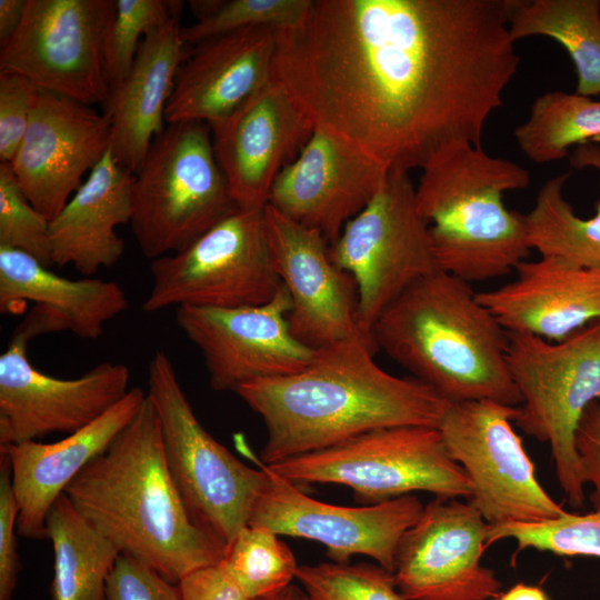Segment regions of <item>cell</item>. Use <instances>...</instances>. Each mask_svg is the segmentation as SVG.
<instances>
[{"mask_svg": "<svg viewBox=\"0 0 600 600\" xmlns=\"http://www.w3.org/2000/svg\"><path fill=\"white\" fill-rule=\"evenodd\" d=\"M146 312L169 307L240 308L270 301L280 287L264 208H237L186 248L154 259Z\"/></svg>", "mask_w": 600, "mask_h": 600, "instance_id": "obj_10", "label": "cell"}, {"mask_svg": "<svg viewBox=\"0 0 600 600\" xmlns=\"http://www.w3.org/2000/svg\"><path fill=\"white\" fill-rule=\"evenodd\" d=\"M27 344L11 337L0 356V446L72 433L131 389L130 370L122 363L101 362L73 379L46 374L29 361Z\"/></svg>", "mask_w": 600, "mask_h": 600, "instance_id": "obj_17", "label": "cell"}, {"mask_svg": "<svg viewBox=\"0 0 600 600\" xmlns=\"http://www.w3.org/2000/svg\"><path fill=\"white\" fill-rule=\"evenodd\" d=\"M329 253L354 279L359 327L373 339V326L384 309L416 281L440 270L408 172L388 173L373 199L329 246Z\"/></svg>", "mask_w": 600, "mask_h": 600, "instance_id": "obj_11", "label": "cell"}, {"mask_svg": "<svg viewBox=\"0 0 600 600\" xmlns=\"http://www.w3.org/2000/svg\"><path fill=\"white\" fill-rule=\"evenodd\" d=\"M512 539L517 551L534 549L558 556L600 558V511L564 512L540 522H504L489 526L487 547Z\"/></svg>", "mask_w": 600, "mask_h": 600, "instance_id": "obj_34", "label": "cell"}, {"mask_svg": "<svg viewBox=\"0 0 600 600\" xmlns=\"http://www.w3.org/2000/svg\"><path fill=\"white\" fill-rule=\"evenodd\" d=\"M494 600H550L547 593L539 587L517 583L508 591L500 593Z\"/></svg>", "mask_w": 600, "mask_h": 600, "instance_id": "obj_45", "label": "cell"}, {"mask_svg": "<svg viewBox=\"0 0 600 600\" xmlns=\"http://www.w3.org/2000/svg\"><path fill=\"white\" fill-rule=\"evenodd\" d=\"M489 523L471 502L436 497L403 534L394 581L406 600H494L496 572L481 563Z\"/></svg>", "mask_w": 600, "mask_h": 600, "instance_id": "obj_16", "label": "cell"}, {"mask_svg": "<svg viewBox=\"0 0 600 600\" xmlns=\"http://www.w3.org/2000/svg\"><path fill=\"white\" fill-rule=\"evenodd\" d=\"M182 1L116 0L103 46L104 74L109 90L119 84L130 71L142 40L180 17Z\"/></svg>", "mask_w": 600, "mask_h": 600, "instance_id": "obj_35", "label": "cell"}, {"mask_svg": "<svg viewBox=\"0 0 600 600\" xmlns=\"http://www.w3.org/2000/svg\"><path fill=\"white\" fill-rule=\"evenodd\" d=\"M19 504L8 456L0 452V600H12L20 571L17 547Z\"/></svg>", "mask_w": 600, "mask_h": 600, "instance_id": "obj_40", "label": "cell"}, {"mask_svg": "<svg viewBox=\"0 0 600 600\" xmlns=\"http://www.w3.org/2000/svg\"><path fill=\"white\" fill-rule=\"evenodd\" d=\"M26 301L50 313L62 330L90 340L129 308L123 289L114 281L67 279L28 253L0 247V311L13 312Z\"/></svg>", "mask_w": 600, "mask_h": 600, "instance_id": "obj_27", "label": "cell"}, {"mask_svg": "<svg viewBox=\"0 0 600 600\" xmlns=\"http://www.w3.org/2000/svg\"><path fill=\"white\" fill-rule=\"evenodd\" d=\"M279 537L268 528L247 524L224 547L223 566L254 600L276 597L297 577V560Z\"/></svg>", "mask_w": 600, "mask_h": 600, "instance_id": "obj_32", "label": "cell"}, {"mask_svg": "<svg viewBox=\"0 0 600 600\" xmlns=\"http://www.w3.org/2000/svg\"><path fill=\"white\" fill-rule=\"evenodd\" d=\"M513 137L534 163L560 160L569 148L600 138V101L576 92L548 91L533 101Z\"/></svg>", "mask_w": 600, "mask_h": 600, "instance_id": "obj_31", "label": "cell"}, {"mask_svg": "<svg viewBox=\"0 0 600 600\" xmlns=\"http://www.w3.org/2000/svg\"><path fill=\"white\" fill-rule=\"evenodd\" d=\"M264 221L273 267L292 303V334L312 349L357 338L374 341L359 327L356 281L333 263L322 233L269 204Z\"/></svg>", "mask_w": 600, "mask_h": 600, "instance_id": "obj_18", "label": "cell"}, {"mask_svg": "<svg viewBox=\"0 0 600 600\" xmlns=\"http://www.w3.org/2000/svg\"><path fill=\"white\" fill-rule=\"evenodd\" d=\"M107 600H182L179 587L146 563L120 554L107 583Z\"/></svg>", "mask_w": 600, "mask_h": 600, "instance_id": "obj_39", "label": "cell"}, {"mask_svg": "<svg viewBox=\"0 0 600 600\" xmlns=\"http://www.w3.org/2000/svg\"><path fill=\"white\" fill-rule=\"evenodd\" d=\"M116 0H28L22 23L0 49V70L82 104L104 103L103 46Z\"/></svg>", "mask_w": 600, "mask_h": 600, "instance_id": "obj_13", "label": "cell"}, {"mask_svg": "<svg viewBox=\"0 0 600 600\" xmlns=\"http://www.w3.org/2000/svg\"><path fill=\"white\" fill-rule=\"evenodd\" d=\"M40 89L27 77L0 70V161L10 162L28 128Z\"/></svg>", "mask_w": 600, "mask_h": 600, "instance_id": "obj_38", "label": "cell"}, {"mask_svg": "<svg viewBox=\"0 0 600 600\" xmlns=\"http://www.w3.org/2000/svg\"><path fill=\"white\" fill-rule=\"evenodd\" d=\"M276 31L248 28L192 46L174 80L167 123L201 121L210 127L271 81Z\"/></svg>", "mask_w": 600, "mask_h": 600, "instance_id": "obj_22", "label": "cell"}, {"mask_svg": "<svg viewBox=\"0 0 600 600\" xmlns=\"http://www.w3.org/2000/svg\"><path fill=\"white\" fill-rule=\"evenodd\" d=\"M296 579L309 600H406L393 573L378 563L302 564Z\"/></svg>", "mask_w": 600, "mask_h": 600, "instance_id": "obj_36", "label": "cell"}, {"mask_svg": "<svg viewBox=\"0 0 600 600\" xmlns=\"http://www.w3.org/2000/svg\"><path fill=\"white\" fill-rule=\"evenodd\" d=\"M311 4L312 0H192L189 7L197 21L181 28V38L192 47L248 28L290 29L306 19Z\"/></svg>", "mask_w": 600, "mask_h": 600, "instance_id": "obj_33", "label": "cell"}, {"mask_svg": "<svg viewBox=\"0 0 600 600\" xmlns=\"http://www.w3.org/2000/svg\"><path fill=\"white\" fill-rule=\"evenodd\" d=\"M276 32L272 78L389 172L481 146L520 63L507 0H312Z\"/></svg>", "mask_w": 600, "mask_h": 600, "instance_id": "obj_1", "label": "cell"}, {"mask_svg": "<svg viewBox=\"0 0 600 600\" xmlns=\"http://www.w3.org/2000/svg\"><path fill=\"white\" fill-rule=\"evenodd\" d=\"M268 467L297 486H346L353 491L357 501L366 504L417 491L449 499H470L472 494L469 478L449 456L434 427L377 429Z\"/></svg>", "mask_w": 600, "mask_h": 600, "instance_id": "obj_9", "label": "cell"}, {"mask_svg": "<svg viewBox=\"0 0 600 600\" xmlns=\"http://www.w3.org/2000/svg\"><path fill=\"white\" fill-rule=\"evenodd\" d=\"M64 493L120 554L173 583L223 557L224 547L194 522L182 500L148 396L131 422Z\"/></svg>", "mask_w": 600, "mask_h": 600, "instance_id": "obj_3", "label": "cell"}, {"mask_svg": "<svg viewBox=\"0 0 600 600\" xmlns=\"http://www.w3.org/2000/svg\"><path fill=\"white\" fill-rule=\"evenodd\" d=\"M508 336V364L521 396L513 423L549 444L558 482L569 504L579 508L586 482L574 433L588 406L600 401V320L561 341Z\"/></svg>", "mask_w": 600, "mask_h": 600, "instance_id": "obj_7", "label": "cell"}, {"mask_svg": "<svg viewBox=\"0 0 600 600\" xmlns=\"http://www.w3.org/2000/svg\"><path fill=\"white\" fill-rule=\"evenodd\" d=\"M316 123L273 79L230 116L210 126L212 144L239 208H266L272 184L309 141Z\"/></svg>", "mask_w": 600, "mask_h": 600, "instance_id": "obj_19", "label": "cell"}, {"mask_svg": "<svg viewBox=\"0 0 600 600\" xmlns=\"http://www.w3.org/2000/svg\"><path fill=\"white\" fill-rule=\"evenodd\" d=\"M177 584L182 600H254L238 586L221 560L188 573Z\"/></svg>", "mask_w": 600, "mask_h": 600, "instance_id": "obj_42", "label": "cell"}, {"mask_svg": "<svg viewBox=\"0 0 600 600\" xmlns=\"http://www.w3.org/2000/svg\"><path fill=\"white\" fill-rule=\"evenodd\" d=\"M179 17L141 42L124 79L109 90L104 116L111 126L110 151L121 167L137 173L153 140L167 127L166 110L178 70L190 47L181 38Z\"/></svg>", "mask_w": 600, "mask_h": 600, "instance_id": "obj_25", "label": "cell"}, {"mask_svg": "<svg viewBox=\"0 0 600 600\" xmlns=\"http://www.w3.org/2000/svg\"><path fill=\"white\" fill-rule=\"evenodd\" d=\"M259 462L267 480L248 524L321 543L332 562L348 563L352 556L361 554L393 573L400 541L424 508L417 496L360 507L331 504L309 497Z\"/></svg>", "mask_w": 600, "mask_h": 600, "instance_id": "obj_14", "label": "cell"}, {"mask_svg": "<svg viewBox=\"0 0 600 600\" xmlns=\"http://www.w3.org/2000/svg\"><path fill=\"white\" fill-rule=\"evenodd\" d=\"M514 271V280L477 292L508 332L561 341L600 320V269L540 256L523 260Z\"/></svg>", "mask_w": 600, "mask_h": 600, "instance_id": "obj_24", "label": "cell"}, {"mask_svg": "<svg viewBox=\"0 0 600 600\" xmlns=\"http://www.w3.org/2000/svg\"><path fill=\"white\" fill-rule=\"evenodd\" d=\"M104 113L72 99L40 91L26 133L10 161L18 182L49 220L56 217L110 148Z\"/></svg>", "mask_w": 600, "mask_h": 600, "instance_id": "obj_20", "label": "cell"}, {"mask_svg": "<svg viewBox=\"0 0 600 600\" xmlns=\"http://www.w3.org/2000/svg\"><path fill=\"white\" fill-rule=\"evenodd\" d=\"M147 398L133 387L117 404L90 424L63 439L42 443L36 440L0 446L12 470V486L19 504L18 534L48 539L47 517L67 487L131 422Z\"/></svg>", "mask_w": 600, "mask_h": 600, "instance_id": "obj_23", "label": "cell"}, {"mask_svg": "<svg viewBox=\"0 0 600 600\" xmlns=\"http://www.w3.org/2000/svg\"><path fill=\"white\" fill-rule=\"evenodd\" d=\"M416 187L441 271L469 283L514 271L530 252L524 214L503 194L524 189L529 171L469 142L450 144L422 167Z\"/></svg>", "mask_w": 600, "mask_h": 600, "instance_id": "obj_5", "label": "cell"}, {"mask_svg": "<svg viewBox=\"0 0 600 600\" xmlns=\"http://www.w3.org/2000/svg\"><path fill=\"white\" fill-rule=\"evenodd\" d=\"M47 534L53 548L50 600H107L119 550L90 524L66 493L52 504Z\"/></svg>", "mask_w": 600, "mask_h": 600, "instance_id": "obj_28", "label": "cell"}, {"mask_svg": "<svg viewBox=\"0 0 600 600\" xmlns=\"http://www.w3.org/2000/svg\"><path fill=\"white\" fill-rule=\"evenodd\" d=\"M238 206L216 159L210 127L167 123L134 174L131 229L151 260L174 253Z\"/></svg>", "mask_w": 600, "mask_h": 600, "instance_id": "obj_6", "label": "cell"}, {"mask_svg": "<svg viewBox=\"0 0 600 600\" xmlns=\"http://www.w3.org/2000/svg\"><path fill=\"white\" fill-rule=\"evenodd\" d=\"M0 247L51 267L50 220L23 193L10 162H0Z\"/></svg>", "mask_w": 600, "mask_h": 600, "instance_id": "obj_37", "label": "cell"}, {"mask_svg": "<svg viewBox=\"0 0 600 600\" xmlns=\"http://www.w3.org/2000/svg\"><path fill=\"white\" fill-rule=\"evenodd\" d=\"M28 0H0V46H4L20 28Z\"/></svg>", "mask_w": 600, "mask_h": 600, "instance_id": "obj_43", "label": "cell"}, {"mask_svg": "<svg viewBox=\"0 0 600 600\" xmlns=\"http://www.w3.org/2000/svg\"><path fill=\"white\" fill-rule=\"evenodd\" d=\"M148 398L161 426L170 473L194 522L226 547L249 522L267 474L247 466L198 420L164 351L148 364Z\"/></svg>", "mask_w": 600, "mask_h": 600, "instance_id": "obj_8", "label": "cell"}, {"mask_svg": "<svg viewBox=\"0 0 600 600\" xmlns=\"http://www.w3.org/2000/svg\"><path fill=\"white\" fill-rule=\"evenodd\" d=\"M292 303L282 284L267 303L240 308L181 306L176 309L180 330L200 351L214 391H236L259 379L302 370L314 350L291 332Z\"/></svg>", "mask_w": 600, "mask_h": 600, "instance_id": "obj_15", "label": "cell"}, {"mask_svg": "<svg viewBox=\"0 0 600 600\" xmlns=\"http://www.w3.org/2000/svg\"><path fill=\"white\" fill-rule=\"evenodd\" d=\"M518 407L490 400L451 402L438 429L472 487L469 499L490 524L540 522L566 511L539 483L512 428Z\"/></svg>", "mask_w": 600, "mask_h": 600, "instance_id": "obj_12", "label": "cell"}, {"mask_svg": "<svg viewBox=\"0 0 600 600\" xmlns=\"http://www.w3.org/2000/svg\"><path fill=\"white\" fill-rule=\"evenodd\" d=\"M574 448L583 480L593 487V509L600 511V401L590 403L583 412L576 429Z\"/></svg>", "mask_w": 600, "mask_h": 600, "instance_id": "obj_41", "label": "cell"}, {"mask_svg": "<svg viewBox=\"0 0 600 600\" xmlns=\"http://www.w3.org/2000/svg\"><path fill=\"white\" fill-rule=\"evenodd\" d=\"M134 173L109 150L61 211L50 220L52 262L84 276L111 268L124 251L117 227L130 223Z\"/></svg>", "mask_w": 600, "mask_h": 600, "instance_id": "obj_26", "label": "cell"}, {"mask_svg": "<svg viewBox=\"0 0 600 600\" xmlns=\"http://www.w3.org/2000/svg\"><path fill=\"white\" fill-rule=\"evenodd\" d=\"M382 350L450 402L519 407L508 364V331L470 283L438 270L403 291L372 329Z\"/></svg>", "mask_w": 600, "mask_h": 600, "instance_id": "obj_4", "label": "cell"}, {"mask_svg": "<svg viewBox=\"0 0 600 600\" xmlns=\"http://www.w3.org/2000/svg\"><path fill=\"white\" fill-rule=\"evenodd\" d=\"M374 341L357 338L314 350L302 370L241 384L234 392L267 429V466L391 427L438 428L450 401L413 377L374 361Z\"/></svg>", "mask_w": 600, "mask_h": 600, "instance_id": "obj_2", "label": "cell"}, {"mask_svg": "<svg viewBox=\"0 0 600 600\" xmlns=\"http://www.w3.org/2000/svg\"><path fill=\"white\" fill-rule=\"evenodd\" d=\"M269 600H309V598L301 587L292 583L282 592Z\"/></svg>", "mask_w": 600, "mask_h": 600, "instance_id": "obj_46", "label": "cell"}, {"mask_svg": "<svg viewBox=\"0 0 600 600\" xmlns=\"http://www.w3.org/2000/svg\"><path fill=\"white\" fill-rule=\"evenodd\" d=\"M389 171L364 151L316 126L276 178L268 204L322 233L329 244L377 194Z\"/></svg>", "mask_w": 600, "mask_h": 600, "instance_id": "obj_21", "label": "cell"}, {"mask_svg": "<svg viewBox=\"0 0 600 600\" xmlns=\"http://www.w3.org/2000/svg\"><path fill=\"white\" fill-rule=\"evenodd\" d=\"M569 161L576 169L592 168L600 172V138L574 147Z\"/></svg>", "mask_w": 600, "mask_h": 600, "instance_id": "obj_44", "label": "cell"}, {"mask_svg": "<svg viewBox=\"0 0 600 600\" xmlns=\"http://www.w3.org/2000/svg\"><path fill=\"white\" fill-rule=\"evenodd\" d=\"M570 173L547 180L534 206L524 214L530 249L541 257H553L573 266L600 269V200L591 218H580L563 197Z\"/></svg>", "mask_w": 600, "mask_h": 600, "instance_id": "obj_30", "label": "cell"}, {"mask_svg": "<svg viewBox=\"0 0 600 600\" xmlns=\"http://www.w3.org/2000/svg\"><path fill=\"white\" fill-rule=\"evenodd\" d=\"M510 36L558 42L577 73L576 93L600 94V0H507Z\"/></svg>", "mask_w": 600, "mask_h": 600, "instance_id": "obj_29", "label": "cell"}]
</instances>
